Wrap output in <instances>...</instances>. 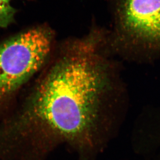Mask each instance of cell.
Wrapping results in <instances>:
<instances>
[{
	"label": "cell",
	"instance_id": "cell-1",
	"mask_svg": "<svg viewBox=\"0 0 160 160\" xmlns=\"http://www.w3.org/2000/svg\"><path fill=\"white\" fill-rule=\"evenodd\" d=\"M118 94L113 64L97 40L75 42L43 70L16 131L36 160L62 144L91 160L113 135Z\"/></svg>",
	"mask_w": 160,
	"mask_h": 160
},
{
	"label": "cell",
	"instance_id": "cell-2",
	"mask_svg": "<svg viewBox=\"0 0 160 160\" xmlns=\"http://www.w3.org/2000/svg\"><path fill=\"white\" fill-rule=\"evenodd\" d=\"M51 50L50 36L35 28L0 44V101L43 68Z\"/></svg>",
	"mask_w": 160,
	"mask_h": 160
},
{
	"label": "cell",
	"instance_id": "cell-5",
	"mask_svg": "<svg viewBox=\"0 0 160 160\" xmlns=\"http://www.w3.org/2000/svg\"><path fill=\"white\" fill-rule=\"evenodd\" d=\"M11 0H0V3H4V4H9Z\"/></svg>",
	"mask_w": 160,
	"mask_h": 160
},
{
	"label": "cell",
	"instance_id": "cell-4",
	"mask_svg": "<svg viewBox=\"0 0 160 160\" xmlns=\"http://www.w3.org/2000/svg\"><path fill=\"white\" fill-rule=\"evenodd\" d=\"M16 10L9 4L0 3V27H7L14 20Z\"/></svg>",
	"mask_w": 160,
	"mask_h": 160
},
{
	"label": "cell",
	"instance_id": "cell-3",
	"mask_svg": "<svg viewBox=\"0 0 160 160\" xmlns=\"http://www.w3.org/2000/svg\"><path fill=\"white\" fill-rule=\"evenodd\" d=\"M120 44L133 51H160V0H119Z\"/></svg>",
	"mask_w": 160,
	"mask_h": 160
}]
</instances>
